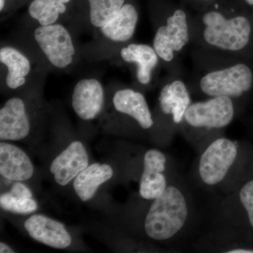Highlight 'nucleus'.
<instances>
[{"mask_svg":"<svg viewBox=\"0 0 253 253\" xmlns=\"http://www.w3.org/2000/svg\"><path fill=\"white\" fill-rule=\"evenodd\" d=\"M202 1H210V0H202Z\"/></svg>","mask_w":253,"mask_h":253,"instance_id":"28","label":"nucleus"},{"mask_svg":"<svg viewBox=\"0 0 253 253\" xmlns=\"http://www.w3.org/2000/svg\"><path fill=\"white\" fill-rule=\"evenodd\" d=\"M93 26L101 28L126 4V0H85Z\"/></svg>","mask_w":253,"mask_h":253,"instance_id":"21","label":"nucleus"},{"mask_svg":"<svg viewBox=\"0 0 253 253\" xmlns=\"http://www.w3.org/2000/svg\"><path fill=\"white\" fill-rule=\"evenodd\" d=\"M166 162V155L159 150H149L145 154L144 170L139 184V194L143 199H158L167 189V179L164 174Z\"/></svg>","mask_w":253,"mask_h":253,"instance_id":"8","label":"nucleus"},{"mask_svg":"<svg viewBox=\"0 0 253 253\" xmlns=\"http://www.w3.org/2000/svg\"><path fill=\"white\" fill-rule=\"evenodd\" d=\"M237 154V146L230 139L220 138L213 141L200 158L199 172L203 182L208 186L221 183L235 163Z\"/></svg>","mask_w":253,"mask_h":253,"instance_id":"4","label":"nucleus"},{"mask_svg":"<svg viewBox=\"0 0 253 253\" xmlns=\"http://www.w3.org/2000/svg\"><path fill=\"white\" fill-rule=\"evenodd\" d=\"M0 253H13L14 251H13L8 245L4 244V243H0Z\"/></svg>","mask_w":253,"mask_h":253,"instance_id":"25","label":"nucleus"},{"mask_svg":"<svg viewBox=\"0 0 253 253\" xmlns=\"http://www.w3.org/2000/svg\"><path fill=\"white\" fill-rule=\"evenodd\" d=\"M73 0H31L28 12L40 26L54 24L61 15L66 13Z\"/></svg>","mask_w":253,"mask_h":253,"instance_id":"20","label":"nucleus"},{"mask_svg":"<svg viewBox=\"0 0 253 253\" xmlns=\"http://www.w3.org/2000/svg\"><path fill=\"white\" fill-rule=\"evenodd\" d=\"M34 38L46 59L54 67L63 69L73 63L76 49L69 32L61 24L36 28Z\"/></svg>","mask_w":253,"mask_h":253,"instance_id":"5","label":"nucleus"},{"mask_svg":"<svg viewBox=\"0 0 253 253\" xmlns=\"http://www.w3.org/2000/svg\"><path fill=\"white\" fill-rule=\"evenodd\" d=\"M0 61L7 68L6 83L10 89H17L26 83L31 70L27 56L12 46H4L0 49Z\"/></svg>","mask_w":253,"mask_h":253,"instance_id":"19","label":"nucleus"},{"mask_svg":"<svg viewBox=\"0 0 253 253\" xmlns=\"http://www.w3.org/2000/svg\"><path fill=\"white\" fill-rule=\"evenodd\" d=\"M34 166L28 155L15 145L0 144V174L11 181H23L31 179Z\"/></svg>","mask_w":253,"mask_h":253,"instance_id":"13","label":"nucleus"},{"mask_svg":"<svg viewBox=\"0 0 253 253\" xmlns=\"http://www.w3.org/2000/svg\"><path fill=\"white\" fill-rule=\"evenodd\" d=\"M189 41L186 15L177 9L167 20L166 26H161L156 32L154 48L165 61H172L174 51H179Z\"/></svg>","mask_w":253,"mask_h":253,"instance_id":"7","label":"nucleus"},{"mask_svg":"<svg viewBox=\"0 0 253 253\" xmlns=\"http://www.w3.org/2000/svg\"><path fill=\"white\" fill-rule=\"evenodd\" d=\"M104 104L102 84L94 78L83 79L75 86L72 106L76 114L84 121H91L99 116Z\"/></svg>","mask_w":253,"mask_h":253,"instance_id":"9","label":"nucleus"},{"mask_svg":"<svg viewBox=\"0 0 253 253\" xmlns=\"http://www.w3.org/2000/svg\"><path fill=\"white\" fill-rule=\"evenodd\" d=\"M113 102L116 111L134 118L143 129H149L154 125L146 99L139 91L121 89L115 94Z\"/></svg>","mask_w":253,"mask_h":253,"instance_id":"14","label":"nucleus"},{"mask_svg":"<svg viewBox=\"0 0 253 253\" xmlns=\"http://www.w3.org/2000/svg\"><path fill=\"white\" fill-rule=\"evenodd\" d=\"M88 165L89 158L84 145L81 141H73L52 161L50 172L58 184L66 186Z\"/></svg>","mask_w":253,"mask_h":253,"instance_id":"11","label":"nucleus"},{"mask_svg":"<svg viewBox=\"0 0 253 253\" xmlns=\"http://www.w3.org/2000/svg\"><path fill=\"white\" fill-rule=\"evenodd\" d=\"M234 116V104L231 98L215 96L204 102L190 105L184 119L194 127L219 129L230 124Z\"/></svg>","mask_w":253,"mask_h":253,"instance_id":"6","label":"nucleus"},{"mask_svg":"<svg viewBox=\"0 0 253 253\" xmlns=\"http://www.w3.org/2000/svg\"><path fill=\"white\" fill-rule=\"evenodd\" d=\"M8 193L16 197L26 198V199H31L33 196L31 191L27 186L22 183H20V181L14 184Z\"/></svg>","mask_w":253,"mask_h":253,"instance_id":"24","label":"nucleus"},{"mask_svg":"<svg viewBox=\"0 0 253 253\" xmlns=\"http://www.w3.org/2000/svg\"><path fill=\"white\" fill-rule=\"evenodd\" d=\"M0 206L7 212L18 214H29L38 210V204L34 199L16 197L6 193L0 196Z\"/></svg>","mask_w":253,"mask_h":253,"instance_id":"22","label":"nucleus"},{"mask_svg":"<svg viewBox=\"0 0 253 253\" xmlns=\"http://www.w3.org/2000/svg\"><path fill=\"white\" fill-rule=\"evenodd\" d=\"M245 1L250 5H253V0H245Z\"/></svg>","mask_w":253,"mask_h":253,"instance_id":"27","label":"nucleus"},{"mask_svg":"<svg viewBox=\"0 0 253 253\" xmlns=\"http://www.w3.org/2000/svg\"><path fill=\"white\" fill-rule=\"evenodd\" d=\"M121 56L126 62L136 63L138 81L142 84H149L159 57L154 48L147 44H131L121 49Z\"/></svg>","mask_w":253,"mask_h":253,"instance_id":"17","label":"nucleus"},{"mask_svg":"<svg viewBox=\"0 0 253 253\" xmlns=\"http://www.w3.org/2000/svg\"><path fill=\"white\" fill-rule=\"evenodd\" d=\"M188 217L185 196L179 188L169 186L150 207L144 221L145 231L155 241H167L183 229Z\"/></svg>","mask_w":253,"mask_h":253,"instance_id":"1","label":"nucleus"},{"mask_svg":"<svg viewBox=\"0 0 253 253\" xmlns=\"http://www.w3.org/2000/svg\"><path fill=\"white\" fill-rule=\"evenodd\" d=\"M252 71L243 63L208 73L200 83L201 90L208 96L239 97L252 87Z\"/></svg>","mask_w":253,"mask_h":253,"instance_id":"3","label":"nucleus"},{"mask_svg":"<svg viewBox=\"0 0 253 253\" xmlns=\"http://www.w3.org/2000/svg\"><path fill=\"white\" fill-rule=\"evenodd\" d=\"M228 253H253V249H235L226 251Z\"/></svg>","mask_w":253,"mask_h":253,"instance_id":"26","label":"nucleus"},{"mask_svg":"<svg viewBox=\"0 0 253 253\" xmlns=\"http://www.w3.org/2000/svg\"><path fill=\"white\" fill-rule=\"evenodd\" d=\"M204 38L208 44L221 49L239 51L249 44L251 26L244 16L226 19L217 11L206 13L203 18Z\"/></svg>","mask_w":253,"mask_h":253,"instance_id":"2","label":"nucleus"},{"mask_svg":"<svg viewBox=\"0 0 253 253\" xmlns=\"http://www.w3.org/2000/svg\"><path fill=\"white\" fill-rule=\"evenodd\" d=\"M24 227L33 239L54 249H65L72 243L71 236L62 223L42 214L28 218Z\"/></svg>","mask_w":253,"mask_h":253,"instance_id":"10","label":"nucleus"},{"mask_svg":"<svg viewBox=\"0 0 253 253\" xmlns=\"http://www.w3.org/2000/svg\"><path fill=\"white\" fill-rule=\"evenodd\" d=\"M112 168L107 164L94 163L88 166L74 179L73 187L82 201L94 197L100 185L111 179Z\"/></svg>","mask_w":253,"mask_h":253,"instance_id":"16","label":"nucleus"},{"mask_svg":"<svg viewBox=\"0 0 253 253\" xmlns=\"http://www.w3.org/2000/svg\"><path fill=\"white\" fill-rule=\"evenodd\" d=\"M31 130L29 118L22 99L11 98L0 110V139L18 141Z\"/></svg>","mask_w":253,"mask_h":253,"instance_id":"12","label":"nucleus"},{"mask_svg":"<svg viewBox=\"0 0 253 253\" xmlns=\"http://www.w3.org/2000/svg\"><path fill=\"white\" fill-rule=\"evenodd\" d=\"M138 20L139 14L135 6L127 2L100 29L103 36L110 41L124 42L134 36Z\"/></svg>","mask_w":253,"mask_h":253,"instance_id":"15","label":"nucleus"},{"mask_svg":"<svg viewBox=\"0 0 253 253\" xmlns=\"http://www.w3.org/2000/svg\"><path fill=\"white\" fill-rule=\"evenodd\" d=\"M159 103L165 114L172 115L174 123H181L191 105L189 91L184 83L176 81L165 86L160 94Z\"/></svg>","mask_w":253,"mask_h":253,"instance_id":"18","label":"nucleus"},{"mask_svg":"<svg viewBox=\"0 0 253 253\" xmlns=\"http://www.w3.org/2000/svg\"><path fill=\"white\" fill-rule=\"evenodd\" d=\"M239 198L241 204L247 212L250 224L253 228V180L243 186L240 191Z\"/></svg>","mask_w":253,"mask_h":253,"instance_id":"23","label":"nucleus"}]
</instances>
